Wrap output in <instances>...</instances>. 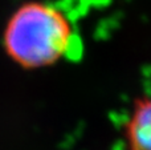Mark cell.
Instances as JSON below:
<instances>
[{"label":"cell","instance_id":"obj_1","mask_svg":"<svg viewBox=\"0 0 151 150\" xmlns=\"http://www.w3.org/2000/svg\"><path fill=\"white\" fill-rule=\"evenodd\" d=\"M73 40V27L63 11L32 0L13 11L3 31L1 44L16 65L33 71L58 63Z\"/></svg>","mask_w":151,"mask_h":150},{"label":"cell","instance_id":"obj_2","mask_svg":"<svg viewBox=\"0 0 151 150\" xmlns=\"http://www.w3.org/2000/svg\"><path fill=\"white\" fill-rule=\"evenodd\" d=\"M129 150H151V96L134 102L125 125Z\"/></svg>","mask_w":151,"mask_h":150}]
</instances>
